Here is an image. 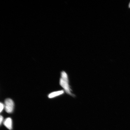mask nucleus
Segmentation results:
<instances>
[{"mask_svg":"<svg viewBox=\"0 0 130 130\" xmlns=\"http://www.w3.org/2000/svg\"><path fill=\"white\" fill-rule=\"evenodd\" d=\"M60 85L64 89L65 92L68 95L75 97V95L72 92V90L69 84V77L67 74L64 71L61 73V78L60 80Z\"/></svg>","mask_w":130,"mask_h":130,"instance_id":"f257e3e1","label":"nucleus"},{"mask_svg":"<svg viewBox=\"0 0 130 130\" xmlns=\"http://www.w3.org/2000/svg\"><path fill=\"white\" fill-rule=\"evenodd\" d=\"M4 108L6 111L8 113H11L14 110V104L10 99H6L5 101Z\"/></svg>","mask_w":130,"mask_h":130,"instance_id":"f03ea898","label":"nucleus"},{"mask_svg":"<svg viewBox=\"0 0 130 130\" xmlns=\"http://www.w3.org/2000/svg\"><path fill=\"white\" fill-rule=\"evenodd\" d=\"M4 124L8 129L11 130L12 128V121L11 118H7L5 120L4 122Z\"/></svg>","mask_w":130,"mask_h":130,"instance_id":"7ed1b4c3","label":"nucleus"},{"mask_svg":"<svg viewBox=\"0 0 130 130\" xmlns=\"http://www.w3.org/2000/svg\"><path fill=\"white\" fill-rule=\"evenodd\" d=\"M64 91L63 90L57 91L50 93L48 96L49 98L51 99L62 95L64 93Z\"/></svg>","mask_w":130,"mask_h":130,"instance_id":"20e7f679","label":"nucleus"},{"mask_svg":"<svg viewBox=\"0 0 130 130\" xmlns=\"http://www.w3.org/2000/svg\"><path fill=\"white\" fill-rule=\"evenodd\" d=\"M0 107H1V109H0V112H1H1L2 111L3 109L4 108V105L2 103H0Z\"/></svg>","mask_w":130,"mask_h":130,"instance_id":"39448f33","label":"nucleus"},{"mask_svg":"<svg viewBox=\"0 0 130 130\" xmlns=\"http://www.w3.org/2000/svg\"><path fill=\"white\" fill-rule=\"evenodd\" d=\"M3 121V117L1 115V117H0V124H1V125Z\"/></svg>","mask_w":130,"mask_h":130,"instance_id":"423d86ee","label":"nucleus"},{"mask_svg":"<svg viewBox=\"0 0 130 130\" xmlns=\"http://www.w3.org/2000/svg\"><path fill=\"white\" fill-rule=\"evenodd\" d=\"M129 8H130V4H129Z\"/></svg>","mask_w":130,"mask_h":130,"instance_id":"0eeeda50","label":"nucleus"}]
</instances>
